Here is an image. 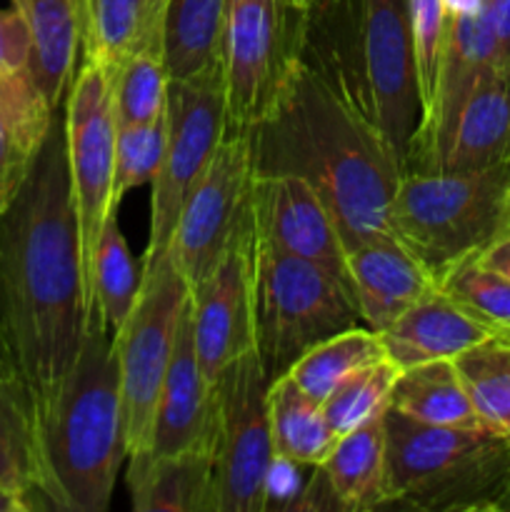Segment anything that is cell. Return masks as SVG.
<instances>
[{
	"label": "cell",
	"instance_id": "1",
	"mask_svg": "<svg viewBox=\"0 0 510 512\" xmlns=\"http://www.w3.org/2000/svg\"><path fill=\"white\" fill-rule=\"evenodd\" d=\"M85 325L80 235L58 110L18 195L0 213V343L35 430L78 358Z\"/></svg>",
	"mask_w": 510,
	"mask_h": 512
},
{
	"label": "cell",
	"instance_id": "2",
	"mask_svg": "<svg viewBox=\"0 0 510 512\" xmlns=\"http://www.w3.org/2000/svg\"><path fill=\"white\" fill-rule=\"evenodd\" d=\"M245 130L255 175L305 180L328 205L343 245L390 233L398 160L375 125L295 50Z\"/></svg>",
	"mask_w": 510,
	"mask_h": 512
},
{
	"label": "cell",
	"instance_id": "3",
	"mask_svg": "<svg viewBox=\"0 0 510 512\" xmlns=\"http://www.w3.org/2000/svg\"><path fill=\"white\" fill-rule=\"evenodd\" d=\"M293 50L375 125L405 173L423 125L408 0H325L298 10Z\"/></svg>",
	"mask_w": 510,
	"mask_h": 512
},
{
	"label": "cell",
	"instance_id": "4",
	"mask_svg": "<svg viewBox=\"0 0 510 512\" xmlns=\"http://www.w3.org/2000/svg\"><path fill=\"white\" fill-rule=\"evenodd\" d=\"M38 498L68 512H105L128 460L118 353L100 320L85 325L78 358L35 430Z\"/></svg>",
	"mask_w": 510,
	"mask_h": 512
},
{
	"label": "cell",
	"instance_id": "5",
	"mask_svg": "<svg viewBox=\"0 0 510 512\" xmlns=\"http://www.w3.org/2000/svg\"><path fill=\"white\" fill-rule=\"evenodd\" d=\"M388 508L500 512L510 490V440L488 428H443L385 410Z\"/></svg>",
	"mask_w": 510,
	"mask_h": 512
},
{
	"label": "cell",
	"instance_id": "6",
	"mask_svg": "<svg viewBox=\"0 0 510 512\" xmlns=\"http://www.w3.org/2000/svg\"><path fill=\"white\" fill-rule=\"evenodd\" d=\"M510 213V165L485 170H408L390 203V233L435 283L463 258L480 255Z\"/></svg>",
	"mask_w": 510,
	"mask_h": 512
},
{
	"label": "cell",
	"instance_id": "7",
	"mask_svg": "<svg viewBox=\"0 0 510 512\" xmlns=\"http://www.w3.org/2000/svg\"><path fill=\"white\" fill-rule=\"evenodd\" d=\"M255 350L268 380L285 375L313 345L360 328L353 288L310 260L283 253L255 235L253 248Z\"/></svg>",
	"mask_w": 510,
	"mask_h": 512
},
{
	"label": "cell",
	"instance_id": "8",
	"mask_svg": "<svg viewBox=\"0 0 510 512\" xmlns=\"http://www.w3.org/2000/svg\"><path fill=\"white\" fill-rule=\"evenodd\" d=\"M140 275L143 280L133 313L113 338L120 370L128 473H135L150 460L155 408L173 355L180 313L190 295L170 253L148 270H140Z\"/></svg>",
	"mask_w": 510,
	"mask_h": 512
},
{
	"label": "cell",
	"instance_id": "9",
	"mask_svg": "<svg viewBox=\"0 0 510 512\" xmlns=\"http://www.w3.org/2000/svg\"><path fill=\"white\" fill-rule=\"evenodd\" d=\"M228 128V100L218 60L188 78H170L168 148L153 180L150 238L140 270H148L168 253L185 195L210 163Z\"/></svg>",
	"mask_w": 510,
	"mask_h": 512
},
{
	"label": "cell",
	"instance_id": "10",
	"mask_svg": "<svg viewBox=\"0 0 510 512\" xmlns=\"http://www.w3.org/2000/svg\"><path fill=\"white\" fill-rule=\"evenodd\" d=\"M268 375L258 350L230 363L215 380L218 440H215V508L218 512H263L273 443L268 423Z\"/></svg>",
	"mask_w": 510,
	"mask_h": 512
},
{
	"label": "cell",
	"instance_id": "11",
	"mask_svg": "<svg viewBox=\"0 0 510 512\" xmlns=\"http://www.w3.org/2000/svg\"><path fill=\"white\" fill-rule=\"evenodd\" d=\"M65 153H68L70 195L80 235L85 303L95 245L105 220L118 213L113 195L115 175V113L110 73L98 63L83 60L65 98Z\"/></svg>",
	"mask_w": 510,
	"mask_h": 512
},
{
	"label": "cell",
	"instance_id": "12",
	"mask_svg": "<svg viewBox=\"0 0 510 512\" xmlns=\"http://www.w3.org/2000/svg\"><path fill=\"white\" fill-rule=\"evenodd\" d=\"M253 150L248 130L228 128L210 163L185 195L170 240V258L188 288L223 258L240 225L253 210Z\"/></svg>",
	"mask_w": 510,
	"mask_h": 512
},
{
	"label": "cell",
	"instance_id": "13",
	"mask_svg": "<svg viewBox=\"0 0 510 512\" xmlns=\"http://www.w3.org/2000/svg\"><path fill=\"white\" fill-rule=\"evenodd\" d=\"M295 25L298 10L288 0H225L218 63L230 128L245 130L258 118L293 53Z\"/></svg>",
	"mask_w": 510,
	"mask_h": 512
},
{
	"label": "cell",
	"instance_id": "14",
	"mask_svg": "<svg viewBox=\"0 0 510 512\" xmlns=\"http://www.w3.org/2000/svg\"><path fill=\"white\" fill-rule=\"evenodd\" d=\"M253 210L233 235L223 258L190 288V315L198 363L215 385L223 370L255 348L253 315Z\"/></svg>",
	"mask_w": 510,
	"mask_h": 512
},
{
	"label": "cell",
	"instance_id": "15",
	"mask_svg": "<svg viewBox=\"0 0 510 512\" xmlns=\"http://www.w3.org/2000/svg\"><path fill=\"white\" fill-rule=\"evenodd\" d=\"M498 68L493 28L485 0L448 5V33L440 60L438 88L415 140L408 170H438L458 115L475 85ZM405 170V173H408Z\"/></svg>",
	"mask_w": 510,
	"mask_h": 512
},
{
	"label": "cell",
	"instance_id": "16",
	"mask_svg": "<svg viewBox=\"0 0 510 512\" xmlns=\"http://www.w3.org/2000/svg\"><path fill=\"white\" fill-rule=\"evenodd\" d=\"M255 235L283 253L310 260L350 285L345 245L335 218L320 195L293 175H255Z\"/></svg>",
	"mask_w": 510,
	"mask_h": 512
},
{
	"label": "cell",
	"instance_id": "17",
	"mask_svg": "<svg viewBox=\"0 0 510 512\" xmlns=\"http://www.w3.org/2000/svg\"><path fill=\"white\" fill-rule=\"evenodd\" d=\"M215 440H218V400H215V385L205 380L195 353L188 295L178 320V335H175L158 408H155L150 460L163 455L198 453V450L215 453Z\"/></svg>",
	"mask_w": 510,
	"mask_h": 512
},
{
	"label": "cell",
	"instance_id": "18",
	"mask_svg": "<svg viewBox=\"0 0 510 512\" xmlns=\"http://www.w3.org/2000/svg\"><path fill=\"white\" fill-rule=\"evenodd\" d=\"M345 265L363 323L375 333H383L438 288L430 270L393 233L365 235L348 243Z\"/></svg>",
	"mask_w": 510,
	"mask_h": 512
},
{
	"label": "cell",
	"instance_id": "19",
	"mask_svg": "<svg viewBox=\"0 0 510 512\" xmlns=\"http://www.w3.org/2000/svg\"><path fill=\"white\" fill-rule=\"evenodd\" d=\"M378 335L385 358L393 360L400 370H408L430 360H455L473 345L503 333L435 288Z\"/></svg>",
	"mask_w": 510,
	"mask_h": 512
},
{
	"label": "cell",
	"instance_id": "20",
	"mask_svg": "<svg viewBox=\"0 0 510 512\" xmlns=\"http://www.w3.org/2000/svg\"><path fill=\"white\" fill-rule=\"evenodd\" d=\"M30 35V70L53 110L65 103L83 53L80 0H13Z\"/></svg>",
	"mask_w": 510,
	"mask_h": 512
},
{
	"label": "cell",
	"instance_id": "21",
	"mask_svg": "<svg viewBox=\"0 0 510 512\" xmlns=\"http://www.w3.org/2000/svg\"><path fill=\"white\" fill-rule=\"evenodd\" d=\"M510 165V68L485 75L458 115L438 170H485Z\"/></svg>",
	"mask_w": 510,
	"mask_h": 512
},
{
	"label": "cell",
	"instance_id": "22",
	"mask_svg": "<svg viewBox=\"0 0 510 512\" xmlns=\"http://www.w3.org/2000/svg\"><path fill=\"white\" fill-rule=\"evenodd\" d=\"M55 113L30 70V35L23 15L15 8H0V120L35 155Z\"/></svg>",
	"mask_w": 510,
	"mask_h": 512
},
{
	"label": "cell",
	"instance_id": "23",
	"mask_svg": "<svg viewBox=\"0 0 510 512\" xmlns=\"http://www.w3.org/2000/svg\"><path fill=\"white\" fill-rule=\"evenodd\" d=\"M345 512L388 508V450H385V413L340 435L323 465Z\"/></svg>",
	"mask_w": 510,
	"mask_h": 512
},
{
	"label": "cell",
	"instance_id": "24",
	"mask_svg": "<svg viewBox=\"0 0 510 512\" xmlns=\"http://www.w3.org/2000/svg\"><path fill=\"white\" fill-rule=\"evenodd\" d=\"M138 512H218L215 508V453H180L153 458L128 475Z\"/></svg>",
	"mask_w": 510,
	"mask_h": 512
},
{
	"label": "cell",
	"instance_id": "25",
	"mask_svg": "<svg viewBox=\"0 0 510 512\" xmlns=\"http://www.w3.org/2000/svg\"><path fill=\"white\" fill-rule=\"evenodd\" d=\"M268 423L275 458L300 468H320L340 440L325 418L323 403L310 398L288 373L270 380Z\"/></svg>",
	"mask_w": 510,
	"mask_h": 512
},
{
	"label": "cell",
	"instance_id": "26",
	"mask_svg": "<svg viewBox=\"0 0 510 512\" xmlns=\"http://www.w3.org/2000/svg\"><path fill=\"white\" fill-rule=\"evenodd\" d=\"M390 408L425 425L485 428L453 360H430L400 370L390 395Z\"/></svg>",
	"mask_w": 510,
	"mask_h": 512
},
{
	"label": "cell",
	"instance_id": "27",
	"mask_svg": "<svg viewBox=\"0 0 510 512\" xmlns=\"http://www.w3.org/2000/svg\"><path fill=\"white\" fill-rule=\"evenodd\" d=\"M140 280L143 275H140L128 240L120 230L118 213H113L105 220L103 233L95 245L93 265H90L88 323L100 320L110 338H115L133 313L140 293Z\"/></svg>",
	"mask_w": 510,
	"mask_h": 512
},
{
	"label": "cell",
	"instance_id": "28",
	"mask_svg": "<svg viewBox=\"0 0 510 512\" xmlns=\"http://www.w3.org/2000/svg\"><path fill=\"white\" fill-rule=\"evenodd\" d=\"M168 65L163 28L148 30L133 50L110 70L115 125L150 123L168 113Z\"/></svg>",
	"mask_w": 510,
	"mask_h": 512
},
{
	"label": "cell",
	"instance_id": "29",
	"mask_svg": "<svg viewBox=\"0 0 510 512\" xmlns=\"http://www.w3.org/2000/svg\"><path fill=\"white\" fill-rule=\"evenodd\" d=\"M225 0H168L163 50L170 78H188L218 60Z\"/></svg>",
	"mask_w": 510,
	"mask_h": 512
},
{
	"label": "cell",
	"instance_id": "30",
	"mask_svg": "<svg viewBox=\"0 0 510 512\" xmlns=\"http://www.w3.org/2000/svg\"><path fill=\"white\" fill-rule=\"evenodd\" d=\"M163 28L155 0H90L83 25V60L113 70L148 30Z\"/></svg>",
	"mask_w": 510,
	"mask_h": 512
},
{
	"label": "cell",
	"instance_id": "31",
	"mask_svg": "<svg viewBox=\"0 0 510 512\" xmlns=\"http://www.w3.org/2000/svg\"><path fill=\"white\" fill-rule=\"evenodd\" d=\"M383 358L385 348L380 335L370 330L368 325H360V328H350L313 345L303 358L295 360L288 375L310 398L323 403L340 380Z\"/></svg>",
	"mask_w": 510,
	"mask_h": 512
},
{
	"label": "cell",
	"instance_id": "32",
	"mask_svg": "<svg viewBox=\"0 0 510 512\" xmlns=\"http://www.w3.org/2000/svg\"><path fill=\"white\" fill-rule=\"evenodd\" d=\"M453 363L485 428L510 440V335H493Z\"/></svg>",
	"mask_w": 510,
	"mask_h": 512
},
{
	"label": "cell",
	"instance_id": "33",
	"mask_svg": "<svg viewBox=\"0 0 510 512\" xmlns=\"http://www.w3.org/2000/svg\"><path fill=\"white\" fill-rule=\"evenodd\" d=\"M0 485L18 490L30 503L33 495L38 498L33 413L20 385L5 373H0Z\"/></svg>",
	"mask_w": 510,
	"mask_h": 512
},
{
	"label": "cell",
	"instance_id": "34",
	"mask_svg": "<svg viewBox=\"0 0 510 512\" xmlns=\"http://www.w3.org/2000/svg\"><path fill=\"white\" fill-rule=\"evenodd\" d=\"M398 375V365L383 358L340 380L333 393L323 400V413L330 428L338 435H345L375 415L385 413Z\"/></svg>",
	"mask_w": 510,
	"mask_h": 512
},
{
	"label": "cell",
	"instance_id": "35",
	"mask_svg": "<svg viewBox=\"0 0 510 512\" xmlns=\"http://www.w3.org/2000/svg\"><path fill=\"white\" fill-rule=\"evenodd\" d=\"M438 288L498 333L510 335V278L470 255L445 270Z\"/></svg>",
	"mask_w": 510,
	"mask_h": 512
},
{
	"label": "cell",
	"instance_id": "36",
	"mask_svg": "<svg viewBox=\"0 0 510 512\" xmlns=\"http://www.w3.org/2000/svg\"><path fill=\"white\" fill-rule=\"evenodd\" d=\"M168 148V113L150 123L115 125V203L128 190L153 183Z\"/></svg>",
	"mask_w": 510,
	"mask_h": 512
},
{
	"label": "cell",
	"instance_id": "37",
	"mask_svg": "<svg viewBox=\"0 0 510 512\" xmlns=\"http://www.w3.org/2000/svg\"><path fill=\"white\" fill-rule=\"evenodd\" d=\"M408 20L425 120L435 88H438L440 60H443L445 33H448V0H408Z\"/></svg>",
	"mask_w": 510,
	"mask_h": 512
},
{
	"label": "cell",
	"instance_id": "38",
	"mask_svg": "<svg viewBox=\"0 0 510 512\" xmlns=\"http://www.w3.org/2000/svg\"><path fill=\"white\" fill-rule=\"evenodd\" d=\"M35 155L30 153V150H25L23 145H20V140L10 133L8 125L0 120V213H3L10 205V200L18 195L20 185H23Z\"/></svg>",
	"mask_w": 510,
	"mask_h": 512
},
{
	"label": "cell",
	"instance_id": "39",
	"mask_svg": "<svg viewBox=\"0 0 510 512\" xmlns=\"http://www.w3.org/2000/svg\"><path fill=\"white\" fill-rule=\"evenodd\" d=\"M485 10L498 48V68H510V0H485Z\"/></svg>",
	"mask_w": 510,
	"mask_h": 512
},
{
	"label": "cell",
	"instance_id": "40",
	"mask_svg": "<svg viewBox=\"0 0 510 512\" xmlns=\"http://www.w3.org/2000/svg\"><path fill=\"white\" fill-rule=\"evenodd\" d=\"M480 260H483L488 268L498 270V273L508 275L510 278V213H508V218H505L500 233L495 235L493 243H490L488 248L480 253Z\"/></svg>",
	"mask_w": 510,
	"mask_h": 512
},
{
	"label": "cell",
	"instance_id": "41",
	"mask_svg": "<svg viewBox=\"0 0 510 512\" xmlns=\"http://www.w3.org/2000/svg\"><path fill=\"white\" fill-rule=\"evenodd\" d=\"M33 508L35 505L23 493L0 485V512H30Z\"/></svg>",
	"mask_w": 510,
	"mask_h": 512
},
{
	"label": "cell",
	"instance_id": "42",
	"mask_svg": "<svg viewBox=\"0 0 510 512\" xmlns=\"http://www.w3.org/2000/svg\"><path fill=\"white\" fill-rule=\"evenodd\" d=\"M288 3H290V8H295L303 13V10H310V8H315V5L325 3V0H288Z\"/></svg>",
	"mask_w": 510,
	"mask_h": 512
},
{
	"label": "cell",
	"instance_id": "43",
	"mask_svg": "<svg viewBox=\"0 0 510 512\" xmlns=\"http://www.w3.org/2000/svg\"><path fill=\"white\" fill-rule=\"evenodd\" d=\"M0 373H5V375H10V378H13V373H10V365H8V358H5L3 343H0Z\"/></svg>",
	"mask_w": 510,
	"mask_h": 512
},
{
	"label": "cell",
	"instance_id": "44",
	"mask_svg": "<svg viewBox=\"0 0 510 512\" xmlns=\"http://www.w3.org/2000/svg\"><path fill=\"white\" fill-rule=\"evenodd\" d=\"M165 8H168V0H155V13H160L165 18Z\"/></svg>",
	"mask_w": 510,
	"mask_h": 512
},
{
	"label": "cell",
	"instance_id": "45",
	"mask_svg": "<svg viewBox=\"0 0 510 512\" xmlns=\"http://www.w3.org/2000/svg\"><path fill=\"white\" fill-rule=\"evenodd\" d=\"M90 0H80V13H83V25H85V15H88Z\"/></svg>",
	"mask_w": 510,
	"mask_h": 512
},
{
	"label": "cell",
	"instance_id": "46",
	"mask_svg": "<svg viewBox=\"0 0 510 512\" xmlns=\"http://www.w3.org/2000/svg\"><path fill=\"white\" fill-rule=\"evenodd\" d=\"M500 512H510V490H508V495H505L503 505H500Z\"/></svg>",
	"mask_w": 510,
	"mask_h": 512
}]
</instances>
